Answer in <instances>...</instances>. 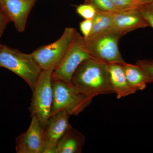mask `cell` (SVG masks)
<instances>
[{"label": "cell", "mask_w": 153, "mask_h": 153, "mask_svg": "<svg viewBox=\"0 0 153 153\" xmlns=\"http://www.w3.org/2000/svg\"><path fill=\"white\" fill-rule=\"evenodd\" d=\"M108 63L92 57L82 62L74 72L71 83L82 93L94 97L114 94L108 72Z\"/></svg>", "instance_id": "cell-1"}, {"label": "cell", "mask_w": 153, "mask_h": 153, "mask_svg": "<svg viewBox=\"0 0 153 153\" xmlns=\"http://www.w3.org/2000/svg\"><path fill=\"white\" fill-rule=\"evenodd\" d=\"M0 67L9 69L20 76L32 91L42 71L32 54H26L2 44L0 47Z\"/></svg>", "instance_id": "cell-2"}, {"label": "cell", "mask_w": 153, "mask_h": 153, "mask_svg": "<svg viewBox=\"0 0 153 153\" xmlns=\"http://www.w3.org/2000/svg\"><path fill=\"white\" fill-rule=\"evenodd\" d=\"M52 85L53 99L50 116L61 111L70 115H78L94 98L82 93L71 83L52 80Z\"/></svg>", "instance_id": "cell-3"}, {"label": "cell", "mask_w": 153, "mask_h": 153, "mask_svg": "<svg viewBox=\"0 0 153 153\" xmlns=\"http://www.w3.org/2000/svg\"><path fill=\"white\" fill-rule=\"evenodd\" d=\"M53 69L42 70L33 91L29 110L31 117L36 116L44 128L51 115L53 102L52 74Z\"/></svg>", "instance_id": "cell-4"}, {"label": "cell", "mask_w": 153, "mask_h": 153, "mask_svg": "<svg viewBox=\"0 0 153 153\" xmlns=\"http://www.w3.org/2000/svg\"><path fill=\"white\" fill-rule=\"evenodd\" d=\"M122 37L112 30L91 37L84 38V46L92 57L107 63H123V60L119 49L118 43Z\"/></svg>", "instance_id": "cell-5"}, {"label": "cell", "mask_w": 153, "mask_h": 153, "mask_svg": "<svg viewBox=\"0 0 153 153\" xmlns=\"http://www.w3.org/2000/svg\"><path fill=\"white\" fill-rule=\"evenodd\" d=\"M92 57L85 49L84 37L76 31L66 55L53 71L52 80L71 83L72 76L78 66Z\"/></svg>", "instance_id": "cell-6"}, {"label": "cell", "mask_w": 153, "mask_h": 153, "mask_svg": "<svg viewBox=\"0 0 153 153\" xmlns=\"http://www.w3.org/2000/svg\"><path fill=\"white\" fill-rule=\"evenodd\" d=\"M76 31L74 28H66L57 41L39 47L32 53L42 70H54L58 66L69 49Z\"/></svg>", "instance_id": "cell-7"}, {"label": "cell", "mask_w": 153, "mask_h": 153, "mask_svg": "<svg viewBox=\"0 0 153 153\" xmlns=\"http://www.w3.org/2000/svg\"><path fill=\"white\" fill-rule=\"evenodd\" d=\"M17 153H42L45 146L44 128L36 116L32 120L27 130L20 134L16 140Z\"/></svg>", "instance_id": "cell-8"}, {"label": "cell", "mask_w": 153, "mask_h": 153, "mask_svg": "<svg viewBox=\"0 0 153 153\" xmlns=\"http://www.w3.org/2000/svg\"><path fill=\"white\" fill-rule=\"evenodd\" d=\"M70 115L61 111L51 116L44 128L45 145L42 153H57L58 141L71 126Z\"/></svg>", "instance_id": "cell-9"}, {"label": "cell", "mask_w": 153, "mask_h": 153, "mask_svg": "<svg viewBox=\"0 0 153 153\" xmlns=\"http://www.w3.org/2000/svg\"><path fill=\"white\" fill-rule=\"evenodd\" d=\"M37 0H0V7L19 33L24 32L28 16Z\"/></svg>", "instance_id": "cell-10"}, {"label": "cell", "mask_w": 153, "mask_h": 153, "mask_svg": "<svg viewBox=\"0 0 153 153\" xmlns=\"http://www.w3.org/2000/svg\"><path fill=\"white\" fill-rule=\"evenodd\" d=\"M148 27L138 9L119 11L114 14L113 29L122 36L134 30Z\"/></svg>", "instance_id": "cell-11"}, {"label": "cell", "mask_w": 153, "mask_h": 153, "mask_svg": "<svg viewBox=\"0 0 153 153\" xmlns=\"http://www.w3.org/2000/svg\"><path fill=\"white\" fill-rule=\"evenodd\" d=\"M110 82L117 99L135 93L129 85L124 71L122 63H108Z\"/></svg>", "instance_id": "cell-12"}, {"label": "cell", "mask_w": 153, "mask_h": 153, "mask_svg": "<svg viewBox=\"0 0 153 153\" xmlns=\"http://www.w3.org/2000/svg\"><path fill=\"white\" fill-rule=\"evenodd\" d=\"M85 142V136L71 126L58 141L57 153H81Z\"/></svg>", "instance_id": "cell-13"}, {"label": "cell", "mask_w": 153, "mask_h": 153, "mask_svg": "<svg viewBox=\"0 0 153 153\" xmlns=\"http://www.w3.org/2000/svg\"><path fill=\"white\" fill-rule=\"evenodd\" d=\"M126 78L129 85L134 91L144 90L147 83H151L150 79L143 70L137 64L122 63Z\"/></svg>", "instance_id": "cell-14"}, {"label": "cell", "mask_w": 153, "mask_h": 153, "mask_svg": "<svg viewBox=\"0 0 153 153\" xmlns=\"http://www.w3.org/2000/svg\"><path fill=\"white\" fill-rule=\"evenodd\" d=\"M114 14L111 12L97 10L93 19V27L89 37L105 33L113 29Z\"/></svg>", "instance_id": "cell-15"}, {"label": "cell", "mask_w": 153, "mask_h": 153, "mask_svg": "<svg viewBox=\"0 0 153 153\" xmlns=\"http://www.w3.org/2000/svg\"><path fill=\"white\" fill-rule=\"evenodd\" d=\"M118 11L128 10L139 9L146 4L141 0H111Z\"/></svg>", "instance_id": "cell-16"}, {"label": "cell", "mask_w": 153, "mask_h": 153, "mask_svg": "<svg viewBox=\"0 0 153 153\" xmlns=\"http://www.w3.org/2000/svg\"><path fill=\"white\" fill-rule=\"evenodd\" d=\"M85 3L91 5L98 10L114 13L119 12L114 6L111 0H85Z\"/></svg>", "instance_id": "cell-17"}, {"label": "cell", "mask_w": 153, "mask_h": 153, "mask_svg": "<svg viewBox=\"0 0 153 153\" xmlns=\"http://www.w3.org/2000/svg\"><path fill=\"white\" fill-rule=\"evenodd\" d=\"M97 10L91 5L84 4L77 6L76 13L84 19H93L97 13Z\"/></svg>", "instance_id": "cell-18"}, {"label": "cell", "mask_w": 153, "mask_h": 153, "mask_svg": "<svg viewBox=\"0 0 153 153\" xmlns=\"http://www.w3.org/2000/svg\"><path fill=\"white\" fill-rule=\"evenodd\" d=\"M140 15L145 19L149 27L153 28V8L149 4H145L138 9Z\"/></svg>", "instance_id": "cell-19"}, {"label": "cell", "mask_w": 153, "mask_h": 153, "mask_svg": "<svg viewBox=\"0 0 153 153\" xmlns=\"http://www.w3.org/2000/svg\"><path fill=\"white\" fill-rule=\"evenodd\" d=\"M136 64L141 67L146 72L153 82V60H138Z\"/></svg>", "instance_id": "cell-20"}, {"label": "cell", "mask_w": 153, "mask_h": 153, "mask_svg": "<svg viewBox=\"0 0 153 153\" xmlns=\"http://www.w3.org/2000/svg\"><path fill=\"white\" fill-rule=\"evenodd\" d=\"M93 27V19H84L79 23V28L84 38H87L90 35Z\"/></svg>", "instance_id": "cell-21"}, {"label": "cell", "mask_w": 153, "mask_h": 153, "mask_svg": "<svg viewBox=\"0 0 153 153\" xmlns=\"http://www.w3.org/2000/svg\"><path fill=\"white\" fill-rule=\"evenodd\" d=\"M10 22L4 11L0 8V38L3 35L7 25Z\"/></svg>", "instance_id": "cell-22"}, {"label": "cell", "mask_w": 153, "mask_h": 153, "mask_svg": "<svg viewBox=\"0 0 153 153\" xmlns=\"http://www.w3.org/2000/svg\"><path fill=\"white\" fill-rule=\"evenodd\" d=\"M141 1H143V2L146 4H149L152 0H141Z\"/></svg>", "instance_id": "cell-23"}, {"label": "cell", "mask_w": 153, "mask_h": 153, "mask_svg": "<svg viewBox=\"0 0 153 153\" xmlns=\"http://www.w3.org/2000/svg\"><path fill=\"white\" fill-rule=\"evenodd\" d=\"M149 4L150 5V6L151 7H152L153 8V0H152V1Z\"/></svg>", "instance_id": "cell-24"}, {"label": "cell", "mask_w": 153, "mask_h": 153, "mask_svg": "<svg viewBox=\"0 0 153 153\" xmlns=\"http://www.w3.org/2000/svg\"><path fill=\"white\" fill-rule=\"evenodd\" d=\"M1 43H0V47H1Z\"/></svg>", "instance_id": "cell-25"}, {"label": "cell", "mask_w": 153, "mask_h": 153, "mask_svg": "<svg viewBox=\"0 0 153 153\" xmlns=\"http://www.w3.org/2000/svg\"><path fill=\"white\" fill-rule=\"evenodd\" d=\"M0 8H1V7H0Z\"/></svg>", "instance_id": "cell-26"}]
</instances>
